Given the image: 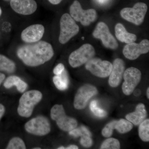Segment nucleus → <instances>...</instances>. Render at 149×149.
<instances>
[{
    "label": "nucleus",
    "instance_id": "nucleus-21",
    "mask_svg": "<svg viewBox=\"0 0 149 149\" xmlns=\"http://www.w3.org/2000/svg\"><path fill=\"white\" fill-rule=\"evenodd\" d=\"M16 69L15 63L3 55L0 54V71L13 73Z\"/></svg>",
    "mask_w": 149,
    "mask_h": 149
},
{
    "label": "nucleus",
    "instance_id": "nucleus-2",
    "mask_svg": "<svg viewBox=\"0 0 149 149\" xmlns=\"http://www.w3.org/2000/svg\"><path fill=\"white\" fill-rule=\"evenodd\" d=\"M43 95L37 90H31L24 93L20 97L17 111L22 117L29 118L32 116L34 107L42 100Z\"/></svg>",
    "mask_w": 149,
    "mask_h": 149
},
{
    "label": "nucleus",
    "instance_id": "nucleus-36",
    "mask_svg": "<svg viewBox=\"0 0 149 149\" xmlns=\"http://www.w3.org/2000/svg\"><path fill=\"white\" fill-rule=\"evenodd\" d=\"M97 1L99 3L103 4H104L107 3L108 0H97Z\"/></svg>",
    "mask_w": 149,
    "mask_h": 149
},
{
    "label": "nucleus",
    "instance_id": "nucleus-1",
    "mask_svg": "<svg viewBox=\"0 0 149 149\" xmlns=\"http://www.w3.org/2000/svg\"><path fill=\"white\" fill-rule=\"evenodd\" d=\"M16 53L25 65L37 67L50 60L54 55V51L50 43L41 41L20 46Z\"/></svg>",
    "mask_w": 149,
    "mask_h": 149
},
{
    "label": "nucleus",
    "instance_id": "nucleus-40",
    "mask_svg": "<svg viewBox=\"0 0 149 149\" xmlns=\"http://www.w3.org/2000/svg\"><path fill=\"white\" fill-rule=\"evenodd\" d=\"M33 149H41V148H39V147H36V148H34Z\"/></svg>",
    "mask_w": 149,
    "mask_h": 149
},
{
    "label": "nucleus",
    "instance_id": "nucleus-37",
    "mask_svg": "<svg viewBox=\"0 0 149 149\" xmlns=\"http://www.w3.org/2000/svg\"><path fill=\"white\" fill-rule=\"evenodd\" d=\"M147 96L148 99H149V88H148L147 91Z\"/></svg>",
    "mask_w": 149,
    "mask_h": 149
},
{
    "label": "nucleus",
    "instance_id": "nucleus-23",
    "mask_svg": "<svg viewBox=\"0 0 149 149\" xmlns=\"http://www.w3.org/2000/svg\"><path fill=\"white\" fill-rule=\"evenodd\" d=\"M139 135L140 139L144 142L149 141V119H146L139 125Z\"/></svg>",
    "mask_w": 149,
    "mask_h": 149
},
{
    "label": "nucleus",
    "instance_id": "nucleus-12",
    "mask_svg": "<svg viewBox=\"0 0 149 149\" xmlns=\"http://www.w3.org/2000/svg\"><path fill=\"white\" fill-rule=\"evenodd\" d=\"M97 93V90L93 85L85 84L81 86L74 96L73 102L74 108L78 110L84 109L89 100Z\"/></svg>",
    "mask_w": 149,
    "mask_h": 149
},
{
    "label": "nucleus",
    "instance_id": "nucleus-16",
    "mask_svg": "<svg viewBox=\"0 0 149 149\" xmlns=\"http://www.w3.org/2000/svg\"><path fill=\"white\" fill-rule=\"evenodd\" d=\"M113 68L110 74L109 83L112 88H116L120 84L125 71V63L121 59H116L113 62Z\"/></svg>",
    "mask_w": 149,
    "mask_h": 149
},
{
    "label": "nucleus",
    "instance_id": "nucleus-31",
    "mask_svg": "<svg viewBox=\"0 0 149 149\" xmlns=\"http://www.w3.org/2000/svg\"><path fill=\"white\" fill-rule=\"evenodd\" d=\"M5 107L2 104H0V120L1 119L5 113Z\"/></svg>",
    "mask_w": 149,
    "mask_h": 149
},
{
    "label": "nucleus",
    "instance_id": "nucleus-8",
    "mask_svg": "<svg viewBox=\"0 0 149 149\" xmlns=\"http://www.w3.org/2000/svg\"><path fill=\"white\" fill-rule=\"evenodd\" d=\"M24 129L27 133L37 136H44L50 132L49 120L45 116H37L27 121L24 125Z\"/></svg>",
    "mask_w": 149,
    "mask_h": 149
},
{
    "label": "nucleus",
    "instance_id": "nucleus-27",
    "mask_svg": "<svg viewBox=\"0 0 149 149\" xmlns=\"http://www.w3.org/2000/svg\"><path fill=\"white\" fill-rule=\"evenodd\" d=\"M113 130L111 122H109L102 130V135L106 138H109L112 135Z\"/></svg>",
    "mask_w": 149,
    "mask_h": 149
},
{
    "label": "nucleus",
    "instance_id": "nucleus-7",
    "mask_svg": "<svg viewBox=\"0 0 149 149\" xmlns=\"http://www.w3.org/2000/svg\"><path fill=\"white\" fill-rule=\"evenodd\" d=\"M148 10V6L144 3H136L132 8H125L120 11V16L127 21L137 25L143 22Z\"/></svg>",
    "mask_w": 149,
    "mask_h": 149
},
{
    "label": "nucleus",
    "instance_id": "nucleus-24",
    "mask_svg": "<svg viewBox=\"0 0 149 149\" xmlns=\"http://www.w3.org/2000/svg\"><path fill=\"white\" fill-rule=\"evenodd\" d=\"M6 149H25L26 145L24 141L19 137H13L11 139Z\"/></svg>",
    "mask_w": 149,
    "mask_h": 149
},
{
    "label": "nucleus",
    "instance_id": "nucleus-10",
    "mask_svg": "<svg viewBox=\"0 0 149 149\" xmlns=\"http://www.w3.org/2000/svg\"><path fill=\"white\" fill-rule=\"evenodd\" d=\"M93 37L101 40L105 47L116 49L118 47V44L115 38L110 32L109 28L104 22H101L97 24L93 31Z\"/></svg>",
    "mask_w": 149,
    "mask_h": 149
},
{
    "label": "nucleus",
    "instance_id": "nucleus-20",
    "mask_svg": "<svg viewBox=\"0 0 149 149\" xmlns=\"http://www.w3.org/2000/svg\"><path fill=\"white\" fill-rule=\"evenodd\" d=\"M53 80L56 88L60 91H65L68 88L69 79L65 70L61 74L54 76Z\"/></svg>",
    "mask_w": 149,
    "mask_h": 149
},
{
    "label": "nucleus",
    "instance_id": "nucleus-15",
    "mask_svg": "<svg viewBox=\"0 0 149 149\" xmlns=\"http://www.w3.org/2000/svg\"><path fill=\"white\" fill-rule=\"evenodd\" d=\"M10 5L16 13L24 15L34 13L37 8L35 0H11Z\"/></svg>",
    "mask_w": 149,
    "mask_h": 149
},
{
    "label": "nucleus",
    "instance_id": "nucleus-39",
    "mask_svg": "<svg viewBox=\"0 0 149 149\" xmlns=\"http://www.w3.org/2000/svg\"><path fill=\"white\" fill-rule=\"evenodd\" d=\"M2 14V10L1 8L0 7V16H1V15Z\"/></svg>",
    "mask_w": 149,
    "mask_h": 149
},
{
    "label": "nucleus",
    "instance_id": "nucleus-33",
    "mask_svg": "<svg viewBox=\"0 0 149 149\" xmlns=\"http://www.w3.org/2000/svg\"><path fill=\"white\" fill-rule=\"evenodd\" d=\"M6 76L3 73L0 72V85L2 83L3 80L5 79Z\"/></svg>",
    "mask_w": 149,
    "mask_h": 149
},
{
    "label": "nucleus",
    "instance_id": "nucleus-25",
    "mask_svg": "<svg viewBox=\"0 0 149 149\" xmlns=\"http://www.w3.org/2000/svg\"><path fill=\"white\" fill-rule=\"evenodd\" d=\"M120 148V143L117 139L114 138H109L104 141L101 146L102 149H119Z\"/></svg>",
    "mask_w": 149,
    "mask_h": 149
},
{
    "label": "nucleus",
    "instance_id": "nucleus-13",
    "mask_svg": "<svg viewBox=\"0 0 149 149\" xmlns=\"http://www.w3.org/2000/svg\"><path fill=\"white\" fill-rule=\"evenodd\" d=\"M149 51V40H144L139 44L134 42L127 44L123 48V53L126 58L134 60L141 54L148 53Z\"/></svg>",
    "mask_w": 149,
    "mask_h": 149
},
{
    "label": "nucleus",
    "instance_id": "nucleus-17",
    "mask_svg": "<svg viewBox=\"0 0 149 149\" xmlns=\"http://www.w3.org/2000/svg\"><path fill=\"white\" fill-rule=\"evenodd\" d=\"M147 112L144 104L140 103L136 107V110L133 112L128 113L125 116L126 119L136 125L140 123L146 118Z\"/></svg>",
    "mask_w": 149,
    "mask_h": 149
},
{
    "label": "nucleus",
    "instance_id": "nucleus-3",
    "mask_svg": "<svg viewBox=\"0 0 149 149\" xmlns=\"http://www.w3.org/2000/svg\"><path fill=\"white\" fill-rule=\"evenodd\" d=\"M50 116L60 129L63 131H70L77 127V120L66 115L62 105H54L51 109Z\"/></svg>",
    "mask_w": 149,
    "mask_h": 149
},
{
    "label": "nucleus",
    "instance_id": "nucleus-34",
    "mask_svg": "<svg viewBox=\"0 0 149 149\" xmlns=\"http://www.w3.org/2000/svg\"><path fill=\"white\" fill-rule=\"evenodd\" d=\"M141 91L140 89H136V91H134V95L136 97H138V96L141 95Z\"/></svg>",
    "mask_w": 149,
    "mask_h": 149
},
{
    "label": "nucleus",
    "instance_id": "nucleus-32",
    "mask_svg": "<svg viewBox=\"0 0 149 149\" xmlns=\"http://www.w3.org/2000/svg\"><path fill=\"white\" fill-rule=\"evenodd\" d=\"M62 0H48L49 2L53 5L58 4Z\"/></svg>",
    "mask_w": 149,
    "mask_h": 149
},
{
    "label": "nucleus",
    "instance_id": "nucleus-11",
    "mask_svg": "<svg viewBox=\"0 0 149 149\" xmlns=\"http://www.w3.org/2000/svg\"><path fill=\"white\" fill-rule=\"evenodd\" d=\"M123 77L124 82L122 86L123 92L126 95H130L141 81V71L136 68H129L124 71Z\"/></svg>",
    "mask_w": 149,
    "mask_h": 149
},
{
    "label": "nucleus",
    "instance_id": "nucleus-35",
    "mask_svg": "<svg viewBox=\"0 0 149 149\" xmlns=\"http://www.w3.org/2000/svg\"><path fill=\"white\" fill-rule=\"evenodd\" d=\"M78 149V147L75 145H72L69 146L65 148V149Z\"/></svg>",
    "mask_w": 149,
    "mask_h": 149
},
{
    "label": "nucleus",
    "instance_id": "nucleus-29",
    "mask_svg": "<svg viewBox=\"0 0 149 149\" xmlns=\"http://www.w3.org/2000/svg\"><path fill=\"white\" fill-rule=\"evenodd\" d=\"M69 134L70 136H74L75 138L79 136H87L85 135L84 131L81 127L79 128H75L69 131Z\"/></svg>",
    "mask_w": 149,
    "mask_h": 149
},
{
    "label": "nucleus",
    "instance_id": "nucleus-18",
    "mask_svg": "<svg viewBox=\"0 0 149 149\" xmlns=\"http://www.w3.org/2000/svg\"><path fill=\"white\" fill-rule=\"evenodd\" d=\"M115 31L116 38L122 42L128 44L134 42L137 40V36L127 32L125 27L121 23H117L116 25Z\"/></svg>",
    "mask_w": 149,
    "mask_h": 149
},
{
    "label": "nucleus",
    "instance_id": "nucleus-9",
    "mask_svg": "<svg viewBox=\"0 0 149 149\" xmlns=\"http://www.w3.org/2000/svg\"><path fill=\"white\" fill-rule=\"evenodd\" d=\"M85 68L95 76L101 78L109 76L113 68V65L107 61L93 58L86 63Z\"/></svg>",
    "mask_w": 149,
    "mask_h": 149
},
{
    "label": "nucleus",
    "instance_id": "nucleus-30",
    "mask_svg": "<svg viewBox=\"0 0 149 149\" xmlns=\"http://www.w3.org/2000/svg\"><path fill=\"white\" fill-rule=\"evenodd\" d=\"M65 70L64 65L62 63H59L54 68L53 70L54 74L56 75H59L62 73Z\"/></svg>",
    "mask_w": 149,
    "mask_h": 149
},
{
    "label": "nucleus",
    "instance_id": "nucleus-14",
    "mask_svg": "<svg viewBox=\"0 0 149 149\" xmlns=\"http://www.w3.org/2000/svg\"><path fill=\"white\" fill-rule=\"evenodd\" d=\"M45 32V27L42 24H32L22 31L21 39L24 42L28 44L36 42L42 38Z\"/></svg>",
    "mask_w": 149,
    "mask_h": 149
},
{
    "label": "nucleus",
    "instance_id": "nucleus-38",
    "mask_svg": "<svg viewBox=\"0 0 149 149\" xmlns=\"http://www.w3.org/2000/svg\"><path fill=\"white\" fill-rule=\"evenodd\" d=\"M65 147H60L58 148V149H65Z\"/></svg>",
    "mask_w": 149,
    "mask_h": 149
},
{
    "label": "nucleus",
    "instance_id": "nucleus-6",
    "mask_svg": "<svg viewBox=\"0 0 149 149\" xmlns=\"http://www.w3.org/2000/svg\"><path fill=\"white\" fill-rule=\"evenodd\" d=\"M95 54V49L92 45L84 44L70 54L68 58L69 64L73 68L79 67L93 58Z\"/></svg>",
    "mask_w": 149,
    "mask_h": 149
},
{
    "label": "nucleus",
    "instance_id": "nucleus-28",
    "mask_svg": "<svg viewBox=\"0 0 149 149\" xmlns=\"http://www.w3.org/2000/svg\"><path fill=\"white\" fill-rule=\"evenodd\" d=\"M91 137L88 136H82L80 141L81 145L83 146L86 148H90L92 146L93 141Z\"/></svg>",
    "mask_w": 149,
    "mask_h": 149
},
{
    "label": "nucleus",
    "instance_id": "nucleus-4",
    "mask_svg": "<svg viewBox=\"0 0 149 149\" xmlns=\"http://www.w3.org/2000/svg\"><path fill=\"white\" fill-rule=\"evenodd\" d=\"M60 25V33L58 40L61 44L67 43L79 32V26L69 14L63 15L61 18Z\"/></svg>",
    "mask_w": 149,
    "mask_h": 149
},
{
    "label": "nucleus",
    "instance_id": "nucleus-19",
    "mask_svg": "<svg viewBox=\"0 0 149 149\" xmlns=\"http://www.w3.org/2000/svg\"><path fill=\"white\" fill-rule=\"evenodd\" d=\"M3 86L6 89H10L14 86H16L19 92L23 93L27 89V84L18 76L11 75L7 78L4 83Z\"/></svg>",
    "mask_w": 149,
    "mask_h": 149
},
{
    "label": "nucleus",
    "instance_id": "nucleus-22",
    "mask_svg": "<svg viewBox=\"0 0 149 149\" xmlns=\"http://www.w3.org/2000/svg\"><path fill=\"white\" fill-rule=\"evenodd\" d=\"M113 129H116L121 134H124L129 132L133 128L132 123L128 120L121 119L118 120L111 121Z\"/></svg>",
    "mask_w": 149,
    "mask_h": 149
},
{
    "label": "nucleus",
    "instance_id": "nucleus-26",
    "mask_svg": "<svg viewBox=\"0 0 149 149\" xmlns=\"http://www.w3.org/2000/svg\"><path fill=\"white\" fill-rule=\"evenodd\" d=\"M90 109L95 115L99 117H104L107 116V112L104 110L97 106V103L95 100H93L91 103Z\"/></svg>",
    "mask_w": 149,
    "mask_h": 149
},
{
    "label": "nucleus",
    "instance_id": "nucleus-5",
    "mask_svg": "<svg viewBox=\"0 0 149 149\" xmlns=\"http://www.w3.org/2000/svg\"><path fill=\"white\" fill-rule=\"evenodd\" d=\"M70 13L74 20L79 22L83 26H87L95 21L97 18V12L93 9L84 10L80 3L75 0L70 8Z\"/></svg>",
    "mask_w": 149,
    "mask_h": 149
}]
</instances>
